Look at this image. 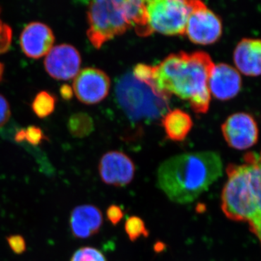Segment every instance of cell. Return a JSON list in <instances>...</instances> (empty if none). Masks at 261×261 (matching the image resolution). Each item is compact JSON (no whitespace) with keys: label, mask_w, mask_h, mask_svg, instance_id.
I'll use <instances>...</instances> for the list:
<instances>
[{"label":"cell","mask_w":261,"mask_h":261,"mask_svg":"<svg viewBox=\"0 0 261 261\" xmlns=\"http://www.w3.org/2000/svg\"><path fill=\"white\" fill-rule=\"evenodd\" d=\"M61 94L62 97L65 99H70L73 96V91L71 87L68 85H64L62 87L61 89Z\"/></svg>","instance_id":"cell-26"},{"label":"cell","mask_w":261,"mask_h":261,"mask_svg":"<svg viewBox=\"0 0 261 261\" xmlns=\"http://www.w3.org/2000/svg\"><path fill=\"white\" fill-rule=\"evenodd\" d=\"M11 42V29L0 20V54L8 50Z\"/></svg>","instance_id":"cell-22"},{"label":"cell","mask_w":261,"mask_h":261,"mask_svg":"<svg viewBox=\"0 0 261 261\" xmlns=\"http://www.w3.org/2000/svg\"><path fill=\"white\" fill-rule=\"evenodd\" d=\"M222 32V22L219 17L202 2L192 0L185 31L189 39L195 44L208 45L219 41Z\"/></svg>","instance_id":"cell-7"},{"label":"cell","mask_w":261,"mask_h":261,"mask_svg":"<svg viewBox=\"0 0 261 261\" xmlns=\"http://www.w3.org/2000/svg\"><path fill=\"white\" fill-rule=\"evenodd\" d=\"M56 106V99L48 92H42L38 94L32 103L33 111L40 118L49 116Z\"/></svg>","instance_id":"cell-18"},{"label":"cell","mask_w":261,"mask_h":261,"mask_svg":"<svg viewBox=\"0 0 261 261\" xmlns=\"http://www.w3.org/2000/svg\"><path fill=\"white\" fill-rule=\"evenodd\" d=\"M221 130L228 145L239 150L250 148L258 140V126L248 113L231 115L223 123Z\"/></svg>","instance_id":"cell-8"},{"label":"cell","mask_w":261,"mask_h":261,"mask_svg":"<svg viewBox=\"0 0 261 261\" xmlns=\"http://www.w3.org/2000/svg\"><path fill=\"white\" fill-rule=\"evenodd\" d=\"M87 37L96 49L134 29L140 37L152 34L147 20L145 1L98 0L89 3Z\"/></svg>","instance_id":"cell-4"},{"label":"cell","mask_w":261,"mask_h":261,"mask_svg":"<svg viewBox=\"0 0 261 261\" xmlns=\"http://www.w3.org/2000/svg\"><path fill=\"white\" fill-rule=\"evenodd\" d=\"M7 240L10 248L15 254L20 255L23 253L27 250V243L23 237L20 235H11L8 237Z\"/></svg>","instance_id":"cell-23"},{"label":"cell","mask_w":261,"mask_h":261,"mask_svg":"<svg viewBox=\"0 0 261 261\" xmlns=\"http://www.w3.org/2000/svg\"><path fill=\"white\" fill-rule=\"evenodd\" d=\"M163 129L170 140L181 142L185 140L193 126L191 116L180 109L168 111L163 116Z\"/></svg>","instance_id":"cell-16"},{"label":"cell","mask_w":261,"mask_h":261,"mask_svg":"<svg viewBox=\"0 0 261 261\" xmlns=\"http://www.w3.org/2000/svg\"><path fill=\"white\" fill-rule=\"evenodd\" d=\"M115 93L118 106L132 121H154L169 111L171 97L160 92L153 82L136 78L132 72L118 80Z\"/></svg>","instance_id":"cell-5"},{"label":"cell","mask_w":261,"mask_h":261,"mask_svg":"<svg viewBox=\"0 0 261 261\" xmlns=\"http://www.w3.org/2000/svg\"><path fill=\"white\" fill-rule=\"evenodd\" d=\"M68 128L70 133L75 137H84L93 130V121L85 113H77L70 117Z\"/></svg>","instance_id":"cell-17"},{"label":"cell","mask_w":261,"mask_h":261,"mask_svg":"<svg viewBox=\"0 0 261 261\" xmlns=\"http://www.w3.org/2000/svg\"><path fill=\"white\" fill-rule=\"evenodd\" d=\"M103 222L102 214L92 205L75 207L70 215V230L75 238H90L99 232Z\"/></svg>","instance_id":"cell-15"},{"label":"cell","mask_w":261,"mask_h":261,"mask_svg":"<svg viewBox=\"0 0 261 261\" xmlns=\"http://www.w3.org/2000/svg\"><path fill=\"white\" fill-rule=\"evenodd\" d=\"M3 65L0 63V80H1L2 76H3Z\"/></svg>","instance_id":"cell-27"},{"label":"cell","mask_w":261,"mask_h":261,"mask_svg":"<svg viewBox=\"0 0 261 261\" xmlns=\"http://www.w3.org/2000/svg\"><path fill=\"white\" fill-rule=\"evenodd\" d=\"M214 65L205 51H179L152 66V80L160 92L174 94L190 103L195 113H205L210 108L208 80Z\"/></svg>","instance_id":"cell-1"},{"label":"cell","mask_w":261,"mask_h":261,"mask_svg":"<svg viewBox=\"0 0 261 261\" xmlns=\"http://www.w3.org/2000/svg\"><path fill=\"white\" fill-rule=\"evenodd\" d=\"M10 117L9 104L5 98L0 94V128L4 126Z\"/></svg>","instance_id":"cell-25"},{"label":"cell","mask_w":261,"mask_h":261,"mask_svg":"<svg viewBox=\"0 0 261 261\" xmlns=\"http://www.w3.org/2000/svg\"><path fill=\"white\" fill-rule=\"evenodd\" d=\"M233 63L240 73L247 76L261 75V39L245 38L238 43L233 55Z\"/></svg>","instance_id":"cell-14"},{"label":"cell","mask_w":261,"mask_h":261,"mask_svg":"<svg viewBox=\"0 0 261 261\" xmlns=\"http://www.w3.org/2000/svg\"><path fill=\"white\" fill-rule=\"evenodd\" d=\"M44 139L42 130L37 127H29L27 130H21L16 136L18 141L27 140L33 145H38Z\"/></svg>","instance_id":"cell-21"},{"label":"cell","mask_w":261,"mask_h":261,"mask_svg":"<svg viewBox=\"0 0 261 261\" xmlns=\"http://www.w3.org/2000/svg\"><path fill=\"white\" fill-rule=\"evenodd\" d=\"M54 42V34L50 28L38 22L27 25L20 35V46L24 54L34 59L47 56Z\"/></svg>","instance_id":"cell-13"},{"label":"cell","mask_w":261,"mask_h":261,"mask_svg":"<svg viewBox=\"0 0 261 261\" xmlns=\"http://www.w3.org/2000/svg\"><path fill=\"white\" fill-rule=\"evenodd\" d=\"M147 20L152 34L185 35L192 1L152 0L145 1Z\"/></svg>","instance_id":"cell-6"},{"label":"cell","mask_w":261,"mask_h":261,"mask_svg":"<svg viewBox=\"0 0 261 261\" xmlns=\"http://www.w3.org/2000/svg\"><path fill=\"white\" fill-rule=\"evenodd\" d=\"M99 173L105 184L117 187L129 185L135 175V166L127 154L120 151H110L103 154Z\"/></svg>","instance_id":"cell-10"},{"label":"cell","mask_w":261,"mask_h":261,"mask_svg":"<svg viewBox=\"0 0 261 261\" xmlns=\"http://www.w3.org/2000/svg\"><path fill=\"white\" fill-rule=\"evenodd\" d=\"M125 231L132 242L137 241L141 237L147 238L149 235L145 222L138 216H130L126 220Z\"/></svg>","instance_id":"cell-19"},{"label":"cell","mask_w":261,"mask_h":261,"mask_svg":"<svg viewBox=\"0 0 261 261\" xmlns=\"http://www.w3.org/2000/svg\"><path fill=\"white\" fill-rule=\"evenodd\" d=\"M244 161L226 168L221 209L228 219L247 223L261 243V152H248Z\"/></svg>","instance_id":"cell-3"},{"label":"cell","mask_w":261,"mask_h":261,"mask_svg":"<svg viewBox=\"0 0 261 261\" xmlns=\"http://www.w3.org/2000/svg\"><path fill=\"white\" fill-rule=\"evenodd\" d=\"M72 89L80 102L86 105L97 104L109 94L111 80L102 70L84 68L75 77Z\"/></svg>","instance_id":"cell-9"},{"label":"cell","mask_w":261,"mask_h":261,"mask_svg":"<svg viewBox=\"0 0 261 261\" xmlns=\"http://www.w3.org/2000/svg\"><path fill=\"white\" fill-rule=\"evenodd\" d=\"M82 58L79 51L69 44L51 48L44 60L46 70L53 78L69 80L80 73Z\"/></svg>","instance_id":"cell-11"},{"label":"cell","mask_w":261,"mask_h":261,"mask_svg":"<svg viewBox=\"0 0 261 261\" xmlns=\"http://www.w3.org/2000/svg\"><path fill=\"white\" fill-rule=\"evenodd\" d=\"M242 88V78L236 68L226 63L215 65L208 80L211 95L219 100L236 97Z\"/></svg>","instance_id":"cell-12"},{"label":"cell","mask_w":261,"mask_h":261,"mask_svg":"<svg viewBox=\"0 0 261 261\" xmlns=\"http://www.w3.org/2000/svg\"><path fill=\"white\" fill-rule=\"evenodd\" d=\"M107 218L108 221L114 226L119 224L123 218V211L120 206L112 205L108 207L107 212Z\"/></svg>","instance_id":"cell-24"},{"label":"cell","mask_w":261,"mask_h":261,"mask_svg":"<svg viewBox=\"0 0 261 261\" xmlns=\"http://www.w3.org/2000/svg\"><path fill=\"white\" fill-rule=\"evenodd\" d=\"M222 174V160L217 152L180 154L161 163L157 171V186L175 203L189 204Z\"/></svg>","instance_id":"cell-2"},{"label":"cell","mask_w":261,"mask_h":261,"mask_svg":"<svg viewBox=\"0 0 261 261\" xmlns=\"http://www.w3.org/2000/svg\"><path fill=\"white\" fill-rule=\"evenodd\" d=\"M70 261H107V259L97 249L84 247L74 252Z\"/></svg>","instance_id":"cell-20"}]
</instances>
